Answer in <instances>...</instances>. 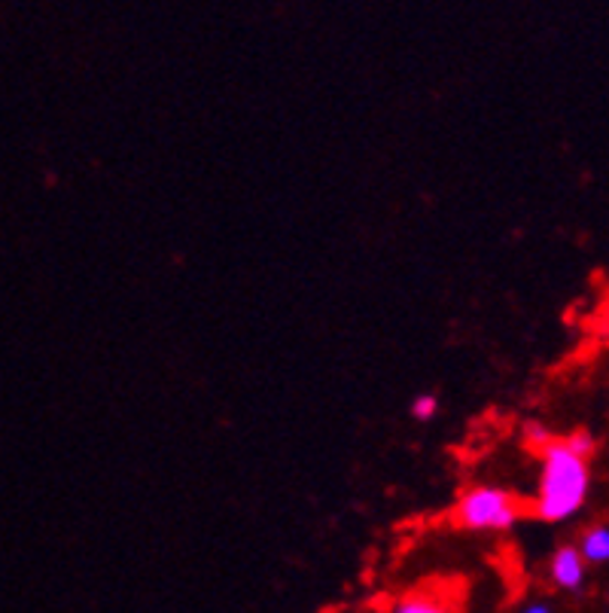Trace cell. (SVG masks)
<instances>
[{"instance_id": "cell-3", "label": "cell", "mask_w": 609, "mask_h": 613, "mask_svg": "<svg viewBox=\"0 0 609 613\" xmlns=\"http://www.w3.org/2000/svg\"><path fill=\"white\" fill-rule=\"evenodd\" d=\"M552 580L555 586L567 589V592H576L583 589L585 583V559L579 556L576 547H560L552 559Z\"/></svg>"}, {"instance_id": "cell-2", "label": "cell", "mask_w": 609, "mask_h": 613, "mask_svg": "<svg viewBox=\"0 0 609 613\" xmlns=\"http://www.w3.org/2000/svg\"><path fill=\"white\" fill-rule=\"evenodd\" d=\"M524 512H527L524 500L506 488L472 486L457 498L451 519L457 528L467 531H509L524 519Z\"/></svg>"}, {"instance_id": "cell-1", "label": "cell", "mask_w": 609, "mask_h": 613, "mask_svg": "<svg viewBox=\"0 0 609 613\" xmlns=\"http://www.w3.org/2000/svg\"><path fill=\"white\" fill-rule=\"evenodd\" d=\"M539 458H543V467H539L533 512L543 522H564L588 498V486H591L588 461L564 446V440H552L539 452Z\"/></svg>"}, {"instance_id": "cell-6", "label": "cell", "mask_w": 609, "mask_h": 613, "mask_svg": "<svg viewBox=\"0 0 609 613\" xmlns=\"http://www.w3.org/2000/svg\"><path fill=\"white\" fill-rule=\"evenodd\" d=\"M564 440V446L570 448V452H576L579 458H591L595 455V448H597V440H595V434H588V431H573V434H567V436H560Z\"/></svg>"}, {"instance_id": "cell-8", "label": "cell", "mask_w": 609, "mask_h": 613, "mask_svg": "<svg viewBox=\"0 0 609 613\" xmlns=\"http://www.w3.org/2000/svg\"><path fill=\"white\" fill-rule=\"evenodd\" d=\"M552 440H555V436L548 434V427H543L539 422L524 424V443H527L533 452H543V448H546Z\"/></svg>"}, {"instance_id": "cell-9", "label": "cell", "mask_w": 609, "mask_h": 613, "mask_svg": "<svg viewBox=\"0 0 609 613\" xmlns=\"http://www.w3.org/2000/svg\"><path fill=\"white\" fill-rule=\"evenodd\" d=\"M524 613H552V611H548L546 604H531V607H527Z\"/></svg>"}, {"instance_id": "cell-5", "label": "cell", "mask_w": 609, "mask_h": 613, "mask_svg": "<svg viewBox=\"0 0 609 613\" xmlns=\"http://www.w3.org/2000/svg\"><path fill=\"white\" fill-rule=\"evenodd\" d=\"M394 613H455L451 601L436 595V592H415L396 604Z\"/></svg>"}, {"instance_id": "cell-4", "label": "cell", "mask_w": 609, "mask_h": 613, "mask_svg": "<svg viewBox=\"0 0 609 613\" xmlns=\"http://www.w3.org/2000/svg\"><path fill=\"white\" fill-rule=\"evenodd\" d=\"M579 556L588 564H603L609 562V528L597 525L591 531H585L583 543H579Z\"/></svg>"}, {"instance_id": "cell-7", "label": "cell", "mask_w": 609, "mask_h": 613, "mask_svg": "<svg viewBox=\"0 0 609 613\" xmlns=\"http://www.w3.org/2000/svg\"><path fill=\"white\" fill-rule=\"evenodd\" d=\"M436 409H439V400H436V397L418 394L415 400H412L408 412H412V419H415V422H430L432 415H436Z\"/></svg>"}]
</instances>
